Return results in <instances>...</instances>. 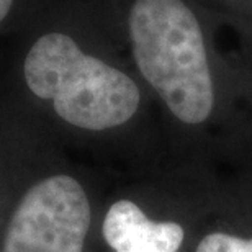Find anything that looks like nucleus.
I'll list each match as a JSON object with an SVG mask.
<instances>
[{
  "label": "nucleus",
  "instance_id": "nucleus-1",
  "mask_svg": "<svg viewBox=\"0 0 252 252\" xmlns=\"http://www.w3.org/2000/svg\"><path fill=\"white\" fill-rule=\"evenodd\" d=\"M210 30L193 0H134L128 13L141 75L185 125L205 123L216 107Z\"/></svg>",
  "mask_w": 252,
  "mask_h": 252
},
{
  "label": "nucleus",
  "instance_id": "nucleus-2",
  "mask_svg": "<svg viewBox=\"0 0 252 252\" xmlns=\"http://www.w3.org/2000/svg\"><path fill=\"white\" fill-rule=\"evenodd\" d=\"M30 90L51 100L64 122L89 131L122 126L141 103L139 87L115 65L87 54L64 33H48L25 59Z\"/></svg>",
  "mask_w": 252,
  "mask_h": 252
},
{
  "label": "nucleus",
  "instance_id": "nucleus-3",
  "mask_svg": "<svg viewBox=\"0 0 252 252\" xmlns=\"http://www.w3.org/2000/svg\"><path fill=\"white\" fill-rule=\"evenodd\" d=\"M90 205L69 175L44 179L23 196L10 221L3 252H82Z\"/></svg>",
  "mask_w": 252,
  "mask_h": 252
},
{
  "label": "nucleus",
  "instance_id": "nucleus-4",
  "mask_svg": "<svg viewBox=\"0 0 252 252\" xmlns=\"http://www.w3.org/2000/svg\"><path fill=\"white\" fill-rule=\"evenodd\" d=\"M103 236L115 252H177L185 233L180 224L156 223L133 201L120 200L105 216Z\"/></svg>",
  "mask_w": 252,
  "mask_h": 252
},
{
  "label": "nucleus",
  "instance_id": "nucleus-5",
  "mask_svg": "<svg viewBox=\"0 0 252 252\" xmlns=\"http://www.w3.org/2000/svg\"><path fill=\"white\" fill-rule=\"evenodd\" d=\"M196 252H252V239H241L224 233H213L201 239Z\"/></svg>",
  "mask_w": 252,
  "mask_h": 252
},
{
  "label": "nucleus",
  "instance_id": "nucleus-6",
  "mask_svg": "<svg viewBox=\"0 0 252 252\" xmlns=\"http://www.w3.org/2000/svg\"><path fill=\"white\" fill-rule=\"evenodd\" d=\"M12 3H13V0H0V22L7 17V13L10 12Z\"/></svg>",
  "mask_w": 252,
  "mask_h": 252
}]
</instances>
